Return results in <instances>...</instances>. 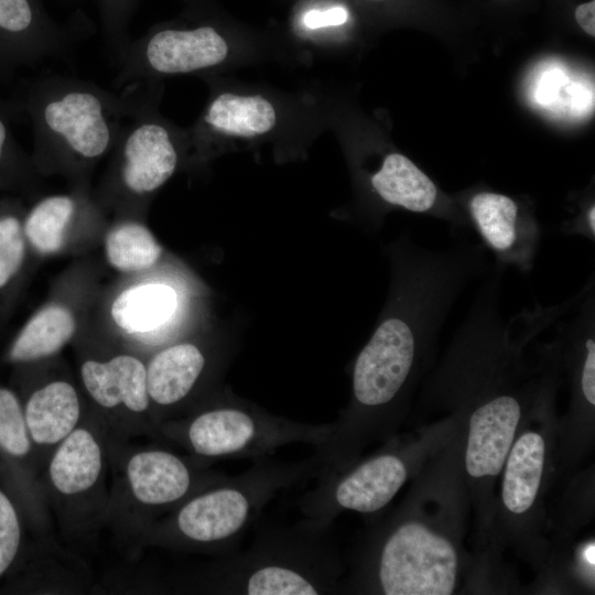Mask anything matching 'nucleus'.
<instances>
[{
	"label": "nucleus",
	"instance_id": "obj_21",
	"mask_svg": "<svg viewBox=\"0 0 595 595\" xmlns=\"http://www.w3.org/2000/svg\"><path fill=\"white\" fill-rule=\"evenodd\" d=\"M82 207V197L73 194H56L41 199L26 216L25 237L40 253L57 252Z\"/></svg>",
	"mask_w": 595,
	"mask_h": 595
},
{
	"label": "nucleus",
	"instance_id": "obj_25",
	"mask_svg": "<svg viewBox=\"0 0 595 595\" xmlns=\"http://www.w3.org/2000/svg\"><path fill=\"white\" fill-rule=\"evenodd\" d=\"M25 418L12 392L0 389V446L22 456L29 452L30 440Z\"/></svg>",
	"mask_w": 595,
	"mask_h": 595
},
{
	"label": "nucleus",
	"instance_id": "obj_24",
	"mask_svg": "<svg viewBox=\"0 0 595 595\" xmlns=\"http://www.w3.org/2000/svg\"><path fill=\"white\" fill-rule=\"evenodd\" d=\"M139 0H97L102 34L116 55L130 42L129 26Z\"/></svg>",
	"mask_w": 595,
	"mask_h": 595
},
{
	"label": "nucleus",
	"instance_id": "obj_32",
	"mask_svg": "<svg viewBox=\"0 0 595 595\" xmlns=\"http://www.w3.org/2000/svg\"><path fill=\"white\" fill-rule=\"evenodd\" d=\"M594 543L592 542L591 545H588L584 551V558L586 559L587 563L592 566H594Z\"/></svg>",
	"mask_w": 595,
	"mask_h": 595
},
{
	"label": "nucleus",
	"instance_id": "obj_12",
	"mask_svg": "<svg viewBox=\"0 0 595 595\" xmlns=\"http://www.w3.org/2000/svg\"><path fill=\"white\" fill-rule=\"evenodd\" d=\"M80 375L90 397L105 408L123 404L133 412L149 407L147 368L130 355H118L108 361L87 360Z\"/></svg>",
	"mask_w": 595,
	"mask_h": 595
},
{
	"label": "nucleus",
	"instance_id": "obj_19",
	"mask_svg": "<svg viewBox=\"0 0 595 595\" xmlns=\"http://www.w3.org/2000/svg\"><path fill=\"white\" fill-rule=\"evenodd\" d=\"M275 119L272 105L263 97L224 93L210 102L203 121L224 134L253 137L270 131Z\"/></svg>",
	"mask_w": 595,
	"mask_h": 595
},
{
	"label": "nucleus",
	"instance_id": "obj_18",
	"mask_svg": "<svg viewBox=\"0 0 595 595\" xmlns=\"http://www.w3.org/2000/svg\"><path fill=\"white\" fill-rule=\"evenodd\" d=\"M175 291L162 283H145L123 290L112 302L115 324L129 333L151 332L174 313Z\"/></svg>",
	"mask_w": 595,
	"mask_h": 595
},
{
	"label": "nucleus",
	"instance_id": "obj_28",
	"mask_svg": "<svg viewBox=\"0 0 595 595\" xmlns=\"http://www.w3.org/2000/svg\"><path fill=\"white\" fill-rule=\"evenodd\" d=\"M347 20V12L344 8L336 7L325 11L312 10L304 17V24L310 29L338 25Z\"/></svg>",
	"mask_w": 595,
	"mask_h": 595
},
{
	"label": "nucleus",
	"instance_id": "obj_33",
	"mask_svg": "<svg viewBox=\"0 0 595 595\" xmlns=\"http://www.w3.org/2000/svg\"><path fill=\"white\" fill-rule=\"evenodd\" d=\"M587 221H588V227L592 230V234L594 235V231H595V207L594 206H592L588 209Z\"/></svg>",
	"mask_w": 595,
	"mask_h": 595
},
{
	"label": "nucleus",
	"instance_id": "obj_31",
	"mask_svg": "<svg viewBox=\"0 0 595 595\" xmlns=\"http://www.w3.org/2000/svg\"><path fill=\"white\" fill-rule=\"evenodd\" d=\"M8 130L3 122V120L0 118V161L3 159L7 147H8Z\"/></svg>",
	"mask_w": 595,
	"mask_h": 595
},
{
	"label": "nucleus",
	"instance_id": "obj_5",
	"mask_svg": "<svg viewBox=\"0 0 595 595\" xmlns=\"http://www.w3.org/2000/svg\"><path fill=\"white\" fill-rule=\"evenodd\" d=\"M456 573L454 547L418 522L396 528L378 555L377 577L386 595H450Z\"/></svg>",
	"mask_w": 595,
	"mask_h": 595
},
{
	"label": "nucleus",
	"instance_id": "obj_23",
	"mask_svg": "<svg viewBox=\"0 0 595 595\" xmlns=\"http://www.w3.org/2000/svg\"><path fill=\"white\" fill-rule=\"evenodd\" d=\"M469 209L480 235L494 250L507 252L516 245L518 206L510 197L479 193L472 198Z\"/></svg>",
	"mask_w": 595,
	"mask_h": 595
},
{
	"label": "nucleus",
	"instance_id": "obj_7",
	"mask_svg": "<svg viewBox=\"0 0 595 595\" xmlns=\"http://www.w3.org/2000/svg\"><path fill=\"white\" fill-rule=\"evenodd\" d=\"M112 150L115 191L131 199L145 197L159 190L173 175L178 162L174 136L152 113L140 90L138 102Z\"/></svg>",
	"mask_w": 595,
	"mask_h": 595
},
{
	"label": "nucleus",
	"instance_id": "obj_13",
	"mask_svg": "<svg viewBox=\"0 0 595 595\" xmlns=\"http://www.w3.org/2000/svg\"><path fill=\"white\" fill-rule=\"evenodd\" d=\"M205 367L206 357L194 344L182 343L161 350L147 368L150 400L163 407L182 402L198 382Z\"/></svg>",
	"mask_w": 595,
	"mask_h": 595
},
{
	"label": "nucleus",
	"instance_id": "obj_26",
	"mask_svg": "<svg viewBox=\"0 0 595 595\" xmlns=\"http://www.w3.org/2000/svg\"><path fill=\"white\" fill-rule=\"evenodd\" d=\"M24 231L13 216L0 218V288L14 275L24 257Z\"/></svg>",
	"mask_w": 595,
	"mask_h": 595
},
{
	"label": "nucleus",
	"instance_id": "obj_11",
	"mask_svg": "<svg viewBox=\"0 0 595 595\" xmlns=\"http://www.w3.org/2000/svg\"><path fill=\"white\" fill-rule=\"evenodd\" d=\"M127 473L134 497L150 506L182 501L191 494L195 482L185 461L161 450L136 454L128 463Z\"/></svg>",
	"mask_w": 595,
	"mask_h": 595
},
{
	"label": "nucleus",
	"instance_id": "obj_29",
	"mask_svg": "<svg viewBox=\"0 0 595 595\" xmlns=\"http://www.w3.org/2000/svg\"><path fill=\"white\" fill-rule=\"evenodd\" d=\"M587 355L582 374V390L591 404H595V343L589 338L586 342Z\"/></svg>",
	"mask_w": 595,
	"mask_h": 595
},
{
	"label": "nucleus",
	"instance_id": "obj_4",
	"mask_svg": "<svg viewBox=\"0 0 595 595\" xmlns=\"http://www.w3.org/2000/svg\"><path fill=\"white\" fill-rule=\"evenodd\" d=\"M333 424L273 415L240 402L215 404L195 414L181 431L188 447L208 458H260L290 444L323 445Z\"/></svg>",
	"mask_w": 595,
	"mask_h": 595
},
{
	"label": "nucleus",
	"instance_id": "obj_15",
	"mask_svg": "<svg viewBox=\"0 0 595 595\" xmlns=\"http://www.w3.org/2000/svg\"><path fill=\"white\" fill-rule=\"evenodd\" d=\"M545 445L534 432L522 434L508 456L502 500L513 513L527 511L533 504L543 470Z\"/></svg>",
	"mask_w": 595,
	"mask_h": 595
},
{
	"label": "nucleus",
	"instance_id": "obj_8",
	"mask_svg": "<svg viewBox=\"0 0 595 595\" xmlns=\"http://www.w3.org/2000/svg\"><path fill=\"white\" fill-rule=\"evenodd\" d=\"M413 358L414 336L408 323L398 317L383 321L355 363L353 392L358 407L390 403L408 378Z\"/></svg>",
	"mask_w": 595,
	"mask_h": 595
},
{
	"label": "nucleus",
	"instance_id": "obj_2",
	"mask_svg": "<svg viewBox=\"0 0 595 595\" xmlns=\"http://www.w3.org/2000/svg\"><path fill=\"white\" fill-rule=\"evenodd\" d=\"M327 528L305 518L260 527L246 550L220 564L216 588L234 595L334 593L338 563Z\"/></svg>",
	"mask_w": 595,
	"mask_h": 595
},
{
	"label": "nucleus",
	"instance_id": "obj_3",
	"mask_svg": "<svg viewBox=\"0 0 595 595\" xmlns=\"http://www.w3.org/2000/svg\"><path fill=\"white\" fill-rule=\"evenodd\" d=\"M317 467L314 454L294 462L256 458L241 474L225 477L184 502L173 529L192 544L235 548L278 494L315 477Z\"/></svg>",
	"mask_w": 595,
	"mask_h": 595
},
{
	"label": "nucleus",
	"instance_id": "obj_1",
	"mask_svg": "<svg viewBox=\"0 0 595 595\" xmlns=\"http://www.w3.org/2000/svg\"><path fill=\"white\" fill-rule=\"evenodd\" d=\"M125 89L55 75L37 86L31 110L47 170L80 172L112 150L139 98L138 85Z\"/></svg>",
	"mask_w": 595,
	"mask_h": 595
},
{
	"label": "nucleus",
	"instance_id": "obj_22",
	"mask_svg": "<svg viewBox=\"0 0 595 595\" xmlns=\"http://www.w3.org/2000/svg\"><path fill=\"white\" fill-rule=\"evenodd\" d=\"M105 252L115 269L139 272L151 268L159 260L162 248L144 225L136 220H123L108 231Z\"/></svg>",
	"mask_w": 595,
	"mask_h": 595
},
{
	"label": "nucleus",
	"instance_id": "obj_9",
	"mask_svg": "<svg viewBox=\"0 0 595 595\" xmlns=\"http://www.w3.org/2000/svg\"><path fill=\"white\" fill-rule=\"evenodd\" d=\"M87 23L79 10L66 23H60L40 0H0V33L34 57L64 53L85 33Z\"/></svg>",
	"mask_w": 595,
	"mask_h": 595
},
{
	"label": "nucleus",
	"instance_id": "obj_27",
	"mask_svg": "<svg viewBox=\"0 0 595 595\" xmlns=\"http://www.w3.org/2000/svg\"><path fill=\"white\" fill-rule=\"evenodd\" d=\"M20 543V526L13 506L0 491V575L13 561Z\"/></svg>",
	"mask_w": 595,
	"mask_h": 595
},
{
	"label": "nucleus",
	"instance_id": "obj_17",
	"mask_svg": "<svg viewBox=\"0 0 595 595\" xmlns=\"http://www.w3.org/2000/svg\"><path fill=\"white\" fill-rule=\"evenodd\" d=\"M101 452L95 437L84 429L73 430L56 451L50 476L54 487L66 495L85 491L99 477Z\"/></svg>",
	"mask_w": 595,
	"mask_h": 595
},
{
	"label": "nucleus",
	"instance_id": "obj_30",
	"mask_svg": "<svg viewBox=\"0 0 595 595\" xmlns=\"http://www.w3.org/2000/svg\"><path fill=\"white\" fill-rule=\"evenodd\" d=\"M577 24L591 36L595 35V1L582 3L575 9Z\"/></svg>",
	"mask_w": 595,
	"mask_h": 595
},
{
	"label": "nucleus",
	"instance_id": "obj_16",
	"mask_svg": "<svg viewBox=\"0 0 595 595\" xmlns=\"http://www.w3.org/2000/svg\"><path fill=\"white\" fill-rule=\"evenodd\" d=\"M371 184L386 202L412 212H426L435 203L436 187L412 161L399 153L389 154Z\"/></svg>",
	"mask_w": 595,
	"mask_h": 595
},
{
	"label": "nucleus",
	"instance_id": "obj_14",
	"mask_svg": "<svg viewBox=\"0 0 595 595\" xmlns=\"http://www.w3.org/2000/svg\"><path fill=\"white\" fill-rule=\"evenodd\" d=\"M79 414V400L74 387L66 381H53L30 397L24 418L34 442L54 444L74 430Z\"/></svg>",
	"mask_w": 595,
	"mask_h": 595
},
{
	"label": "nucleus",
	"instance_id": "obj_20",
	"mask_svg": "<svg viewBox=\"0 0 595 595\" xmlns=\"http://www.w3.org/2000/svg\"><path fill=\"white\" fill-rule=\"evenodd\" d=\"M75 331L73 313L63 305L48 304L22 328L12 346L11 357L29 361L52 356L73 337Z\"/></svg>",
	"mask_w": 595,
	"mask_h": 595
},
{
	"label": "nucleus",
	"instance_id": "obj_6",
	"mask_svg": "<svg viewBox=\"0 0 595 595\" xmlns=\"http://www.w3.org/2000/svg\"><path fill=\"white\" fill-rule=\"evenodd\" d=\"M228 45L210 25L164 26L149 31L117 54V88H127L160 75L188 74L225 61Z\"/></svg>",
	"mask_w": 595,
	"mask_h": 595
},
{
	"label": "nucleus",
	"instance_id": "obj_10",
	"mask_svg": "<svg viewBox=\"0 0 595 595\" xmlns=\"http://www.w3.org/2000/svg\"><path fill=\"white\" fill-rule=\"evenodd\" d=\"M519 419L520 405L509 396L498 397L472 414L465 455L470 476H495L500 473Z\"/></svg>",
	"mask_w": 595,
	"mask_h": 595
}]
</instances>
